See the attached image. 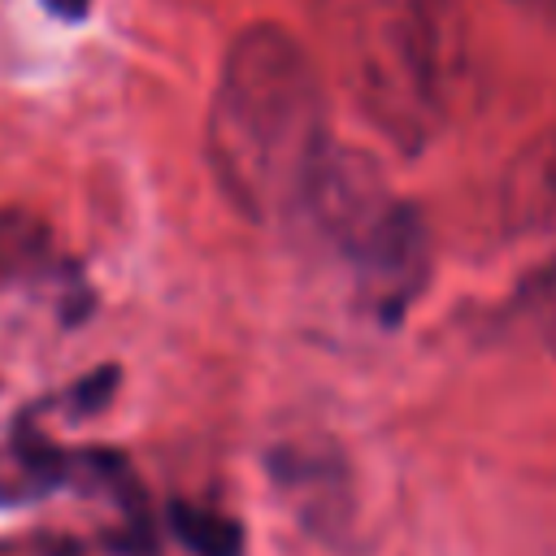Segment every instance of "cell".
Listing matches in <instances>:
<instances>
[{
  "instance_id": "1",
  "label": "cell",
  "mask_w": 556,
  "mask_h": 556,
  "mask_svg": "<svg viewBox=\"0 0 556 556\" xmlns=\"http://www.w3.org/2000/svg\"><path fill=\"white\" fill-rule=\"evenodd\" d=\"M208 169L252 222L291 226L334 152L326 91L300 39L278 22L243 26L208 100Z\"/></svg>"
},
{
  "instance_id": "2",
  "label": "cell",
  "mask_w": 556,
  "mask_h": 556,
  "mask_svg": "<svg viewBox=\"0 0 556 556\" xmlns=\"http://www.w3.org/2000/svg\"><path fill=\"white\" fill-rule=\"evenodd\" d=\"M348 61L361 109L395 143H426L460 87L465 26L456 0H352Z\"/></svg>"
},
{
  "instance_id": "3",
  "label": "cell",
  "mask_w": 556,
  "mask_h": 556,
  "mask_svg": "<svg viewBox=\"0 0 556 556\" xmlns=\"http://www.w3.org/2000/svg\"><path fill=\"white\" fill-rule=\"evenodd\" d=\"M291 226L339 261L352 295L374 317L395 321L417 300L426 282V230L369 156L334 143Z\"/></svg>"
},
{
  "instance_id": "4",
  "label": "cell",
  "mask_w": 556,
  "mask_h": 556,
  "mask_svg": "<svg viewBox=\"0 0 556 556\" xmlns=\"http://www.w3.org/2000/svg\"><path fill=\"white\" fill-rule=\"evenodd\" d=\"M174 526L195 556H239V526L213 508H174Z\"/></svg>"
},
{
  "instance_id": "5",
  "label": "cell",
  "mask_w": 556,
  "mask_h": 556,
  "mask_svg": "<svg viewBox=\"0 0 556 556\" xmlns=\"http://www.w3.org/2000/svg\"><path fill=\"white\" fill-rule=\"evenodd\" d=\"M43 4H48L52 13H61V17H83L91 0H43Z\"/></svg>"
},
{
  "instance_id": "6",
  "label": "cell",
  "mask_w": 556,
  "mask_h": 556,
  "mask_svg": "<svg viewBox=\"0 0 556 556\" xmlns=\"http://www.w3.org/2000/svg\"><path fill=\"white\" fill-rule=\"evenodd\" d=\"M543 321H547V330L556 339V278L547 282V295H543Z\"/></svg>"
}]
</instances>
